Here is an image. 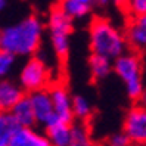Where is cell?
<instances>
[{
  "instance_id": "obj_1",
  "label": "cell",
  "mask_w": 146,
  "mask_h": 146,
  "mask_svg": "<svg viewBox=\"0 0 146 146\" xmlns=\"http://www.w3.org/2000/svg\"><path fill=\"white\" fill-rule=\"evenodd\" d=\"M44 24L36 15H30L2 30L0 49L13 53L15 56H33L40 49Z\"/></svg>"
},
{
  "instance_id": "obj_2",
  "label": "cell",
  "mask_w": 146,
  "mask_h": 146,
  "mask_svg": "<svg viewBox=\"0 0 146 146\" xmlns=\"http://www.w3.org/2000/svg\"><path fill=\"white\" fill-rule=\"evenodd\" d=\"M89 44L93 55L108 58L111 61L124 55L128 47L125 34L104 18H96L90 22Z\"/></svg>"
},
{
  "instance_id": "obj_3",
  "label": "cell",
  "mask_w": 146,
  "mask_h": 146,
  "mask_svg": "<svg viewBox=\"0 0 146 146\" xmlns=\"http://www.w3.org/2000/svg\"><path fill=\"white\" fill-rule=\"evenodd\" d=\"M114 72L125 86V92L130 99L139 100L143 93L142 61L136 52H125L114 61Z\"/></svg>"
},
{
  "instance_id": "obj_4",
  "label": "cell",
  "mask_w": 146,
  "mask_h": 146,
  "mask_svg": "<svg viewBox=\"0 0 146 146\" xmlns=\"http://www.w3.org/2000/svg\"><path fill=\"white\" fill-rule=\"evenodd\" d=\"M47 31L55 55L61 59H65L68 52H70V36L72 33V19L56 6L49 13Z\"/></svg>"
},
{
  "instance_id": "obj_5",
  "label": "cell",
  "mask_w": 146,
  "mask_h": 146,
  "mask_svg": "<svg viewBox=\"0 0 146 146\" xmlns=\"http://www.w3.org/2000/svg\"><path fill=\"white\" fill-rule=\"evenodd\" d=\"M50 81H52L50 70L46 65V62L40 58L31 56L21 68L19 84L25 92L33 93L37 90L49 89Z\"/></svg>"
},
{
  "instance_id": "obj_6",
  "label": "cell",
  "mask_w": 146,
  "mask_h": 146,
  "mask_svg": "<svg viewBox=\"0 0 146 146\" xmlns=\"http://www.w3.org/2000/svg\"><path fill=\"white\" fill-rule=\"evenodd\" d=\"M123 131L130 137L133 145H146V106L137 105L128 109L125 114Z\"/></svg>"
},
{
  "instance_id": "obj_7",
  "label": "cell",
  "mask_w": 146,
  "mask_h": 146,
  "mask_svg": "<svg viewBox=\"0 0 146 146\" xmlns=\"http://www.w3.org/2000/svg\"><path fill=\"white\" fill-rule=\"evenodd\" d=\"M50 96H52L53 108H55V117L61 121L72 124L74 121V112H72V98L68 89L64 84L56 83L49 87Z\"/></svg>"
},
{
  "instance_id": "obj_8",
  "label": "cell",
  "mask_w": 146,
  "mask_h": 146,
  "mask_svg": "<svg viewBox=\"0 0 146 146\" xmlns=\"http://www.w3.org/2000/svg\"><path fill=\"white\" fill-rule=\"evenodd\" d=\"M28 98H30V102L33 105L37 124L46 127L50 121H53V119L56 118L55 117V108H53L52 96H50L49 89L33 92V93L28 94Z\"/></svg>"
},
{
  "instance_id": "obj_9",
  "label": "cell",
  "mask_w": 146,
  "mask_h": 146,
  "mask_svg": "<svg viewBox=\"0 0 146 146\" xmlns=\"http://www.w3.org/2000/svg\"><path fill=\"white\" fill-rule=\"evenodd\" d=\"M124 34L128 47L134 52H146V15H131Z\"/></svg>"
},
{
  "instance_id": "obj_10",
  "label": "cell",
  "mask_w": 146,
  "mask_h": 146,
  "mask_svg": "<svg viewBox=\"0 0 146 146\" xmlns=\"http://www.w3.org/2000/svg\"><path fill=\"white\" fill-rule=\"evenodd\" d=\"M9 146H50L46 134L34 127H18L11 137Z\"/></svg>"
},
{
  "instance_id": "obj_11",
  "label": "cell",
  "mask_w": 146,
  "mask_h": 146,
  "mask_svg": "<svg viewBox=\"0 0 146 146\" xmlns=\"http://www.w3.org/2000/svg\"><path fill=\"white\" fill-rule=\"evenodd\" d=\"M25 96L21 84L7 78L0 80V112H11V109Z\"/></svg>"
},
{
  "instance_id": "obj_12",
  "label": "cell",
  "mask_w": 146,
  "mask_h": 146,
  "mask_svg": "<svg viewBox=\"0 0 146 146\" xmlns=\"http://www.w3.org/2000/svg\"><path fill=\"white\" fill-rule=\"evenodd\" d=\"M71 125L70 123L55 118L44 127V134L50 146H70L71 142Z\"/></svg>"
},
{
  "instance_id": "obj_13",
  "label": "cell",
  "mask_w": 146,
  "mask_h": 146,
  "mask_svg": "<svg viewBox=\"0 0 146 146\" xmlns=\"http://www.w3.org/2000/svg\"><path fill=\"white\" fill-rule=\"evenodd\" d=\"M9 114L15 119V123L18 124V127H34L37 124L36 115H34V109H33V105H31L28 96H24L11 109Z\"/></svg>"
},
{
  "instance_id": "obj_14",
  "label": "cell",
  "mask_w": 146,
  "mask_h": 146,
  "mask_svg": "<svg viewBox=\"0 0 146 146\" xmlns=\"http://www.w3.org/2000/svg\"><path fill=\"white\" fill-rule=\"evenodd\" d=\"M70 146H98L93 140L92 131L87 123L77 121L71 125V142Z\"/></svg>"
},
{
  "instance_id": "obj_15",
  "label": "cell",
  "mask_w": 146,
  "mask_h": 146,
  "mask_svg": "<svg viewBox=\"0 0 146 146\" xmlns=\"http://www.w3.org/2000/svg\"><path fill=\"white\" fill-rule=\"evenodd\" d=\"M89 68H90V74L94 80H104L114 70V65L111 64V59L92 53L89 59Z\"/></svg>"
},
{
  "instance_id": "obj_16",
  "label": "cell",
  "mask_w": 146,
  "mask_h": 146,
  "mask_svg": "<svg viewBox=\"0 0 146 146\" xmlns=\"http://www.w3.org/2000/svg\"><path fill=\"white\" fill-rule=\"evenodd\" d=\"M58 7L66 16H70L72 21L74 19H81L84 16H87V13L90 11V6L78 2V0H59Z\"/></svg>"
},
{
  "instance_id": "obj_17",
  "label": "cell",
  "mask_w": 146,
  "mask_h": 146,
  "mask_svg": "<svg viewBox=\"0 0 146 146\" xmlns=\"http://www.w3.org/2000/svg\"><path fill=\"white\" fill-rule=\"evenodd\" d=\"M72 112H74V118L77 121L87 123L93 114L92 104L84 96H74L72 98Z\"/></svg>"
},
{
  "instance_id": "obj_18",
  "label": "cell",
  "mask_w": 146,
  "mask_h": 146,
  "mask_svg": "<svg viewBox=\"0 0 146 146\" xmlns=\"http://www.w3.org/2000/svg\"><path fill=\"white\" fill-rule=\"evenodd\" d=\"M18 128V124L9 112H0V146H9L11 137Z\"/></svg>"
},
{
  "instance_id": "obj_19",
  "label": "cell",
  "mask_w": 146,
  "mask_h": 146,
  "mask_svg": "<svg viewBox=\"0 0 146 146\" xmlns=\"http://www.w3.org/2000/svg\"><path fill=\"white\" fill-rule=\"evenodd\" d=\"M16 58L13 53L7 52L5 49H0V80L7 78L13 71V68L16 65Z\"/></svg>"
},
{
  "instance_id": "obj_20",
  "label": "cell",
  "mask_w": 146,
  "mask_h": 146,
  "mask_svg": "<svg viewBox=\"0 0 146 146\" xmlns=\"http://www.w3.org/2000/svg\"><path fill=\"white\" fill-rule=\"evenodd\" d=\"M106 145H108V146H133L130 137H128L124 131L114 133V134L108 139Z\"/></svg>"
},
{
  "instance_id": "obj_21",
  "label": "cell",
  "mask_w": 146,
  "mask_h": 146,
  "mask_svg": "<svg viewBox=\"0 0 146 146\" xmlns=\"http://www.w3.org/2000/svg\"><path fill=\"white\" fill-rule=\"evenodd\" d=\"M127 9L131 15H146V0H130Z\"/></svg>"
},
{
  "instance_id": "obj_22",
  "label": "cell",
  "mask_w": 146,
  "mask_h": 146,
  "mask_svg": "<svg viewBox=\"0 0 146 146\" xmlns=\"http://www.w3.org/2000/svg\"><path fill=\"white\" fill-rule=\"evenodd\" d=\"M112 2H114L117 6H119V7H125V9H127L128 2H130V0H112Z\"/></svg>"
},
{
  "instance_id": "obj_23",
  "label": "cell",
  "mask_w": 146,
  "mask_h": 146,
  "mask_svg": "<svg viewBox=\"0 0 146 146\" xmlns=\"http://www.w3.org/2000/svg\"><path fill=\"white\" fill-rule=\"evenodd\" d=\"M6 7H7V0H0V15L5 12Z\"/></svg>"
},
{
  "instance_id": "obj_24",
  "label": "cell",
  "mask_w": 146,
  "mask_h": 146,
  "mask_svg": "<svg viewBox=\"0 0 146 146\" xmlns=\"http://www.w3.org/2000/svg\"><path fill=\"white\" fill-rule=\"evenodd\" d=\"M78 2L84 3V5H87V6H92V5H96L98 0H78Z\"/></svg>"
},
{
  "instance_id": "obj_25",
  "label": "cell",
  "mask_w": 146,
  "mask_h": 146,
  "mask_svg": "<svg viewBox=\"0 0 146 146\" xmlns=\"http://www.w3.org/2000/svg\"><path fill=\"white\" fill-rule=\"evenodd\" d=\"M0 43H2V30H0Z\"/></svg>"
},
{
  "instance_id": "obj_26",
  "label": "cell",
  "mask_w": 146,
  "mask_h": 146,
  "mask_svg": "<svg viewBox=\"0 0 146 146\" xmlns=\"http://www.w3.org/2000/svg\"><path fill=\"white\" fill-rule=\"evenodd\" d=\"M98 146H108V145H98Z\"/></svg>"
}]
</instances>
